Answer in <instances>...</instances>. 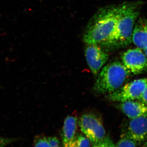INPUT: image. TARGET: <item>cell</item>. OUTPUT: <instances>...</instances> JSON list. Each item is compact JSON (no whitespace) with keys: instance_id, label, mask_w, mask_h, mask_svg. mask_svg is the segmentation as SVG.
<instances>
[{"instance_id":"14","label":"cell","mask_w":147,"mask_h":147,"mask_svg":"<svg viewBox=\"0 0 147 147\" xmlns=\"http://www.w3.org/2000/svg\"><path fill=\"white\" fill-rule=\"evenodd\" d=\"M137 142L124 135L118 142L116 147H136Z\"/></svg>"},{"instance_id":"12","label":"cell","mask_w":147,"mask_h":147,"mask_svg":"<svg viewBox=\"0 0 147 147\" xmlns=\"http://www.w3.org/2000/svg\"><path fill=\"white\" fill-rule=\"evenodd\" d=\"M34 147H61L59 140L56 137H42L37 139Z\"/></svg>"},{"instance_id":"6","label":"cell","mask_w":147,"mask_h":147,"mask_svg":"<svg viewBox=\"0 0 147 147\" xmlns=\"http://www.w3.org/2000/svg\"><path fill=\"white\" fill-rule=\"evenodd\" d=\"M121 60L124 65L134 75L147 71V58L138 47L127 50L122 55Z\"/></svg>"},{"instance_id":"13","label":"cell","mask_w":147,"mask_h":147,"mask_svg":"<svg viewBox=\"0 0 147 147\" xmlns=\"http://www.w3.org/2000/svg\"><path fill=\"white\" fill-rule=\"evenodd\" d=\"M88 139L82 134L77 135L74 140L66 147H90Z\"/></svg>"},{"instance_id":"9","label":"cell","mask_w":147,"mask_h":147,"mask_svg":"<svg viewBox=\"0 0 147 147\" xmlns=\"http://www.w3.org/2000/svg\"><path fill=\"white\" fill-rule=\"evenodd\" d=\"M117 108L129 119L147 116V105L138 100L121 102Z\"/></svg>"},{"instance_id":"19","label":"cell","mask_w":147,"mask_h":147,"mask_svg":"<svg viewBox=\"0 0 147 147\" xmlns=\"http://www.w3.org/2000/svg\"><path fill=\"white\" fill-rule=\"evenodd\" d=\"M144 147H147V142L145 143Z\"/></svg>"},{"instance_id":"7","label":"cell","mask_w":147,"mask_h":147,"mask_svg":"<svg viewBox=\"0 0 147 147\" xmlns=\"http://www.w3.org/2000/svg\"><path fill=\"white\" fill-rule=\"evenodd\" d=\"M85 53L92 73L95 77H97L100 69L108 61L109 55L101 47L96 44H86Z\"/></svg>"},{"instance_id":"2","label":"cell","mask_w":147,"mask_h":147,"mask_svg":"<svg viewBox=\"0 0 147 147\" xmlns=\"http://www.w3.org/2000/svg\"><path fill=\"white\" fill-rule=\"evenodd\" d=\"M139 7L137 3L123 5L114 30L101 46L119 48L127 46L132 42L134 26L139 14Z\"/></svg>"},{"instance_id":"3","label":"cell","mask_w":147,"mask_h":147,"mask_svg":"<svg viewBox=\"0 0 147 147\" xmlns=\"http://www.w3.org/2000/svg\"><path fill=\"white\" fill-rule=\"evenodd\" d=\"M131 72L119 61L102 67L98 76L94 90L99 94H110L121 88L129 78Z\"/></svg>"},{"instance_id":"16","label":"cell","mask_w":147,"mask_h":147,"mask_svg":"<svg viewBox=\"0 0 147 147\" xmlns=\"http://www.w3.org/2000/svg\"><path fill=\"white\" fill-rule=\"evenodd\" d=\"M13 139L0 137V147H5L13 142Z\"/></svg>"},{"instance_id":"10","label":"cell","mask_w":147,"mask_h":147,"mask_svg":"<svg viewBox=\"0 0 147 147\" xmlns=\"http://www.w3.org/2000/svg\"><path fill=\"white\" fill-rule=\"evenodd\" d=\"M132 42L140 49L147 48V20L139 19L135 24Z\"/></svg>"},{"instance_id":"4","label":"cell","mask_w":147,"mask_h":147,"mask_svg":"<svg viewBox=\"0 0 147 147\" xmlns=\"http://www.w3.org/2000/svg\"><path fill=\"white\" fill-rule=\"evenodd\" d=\"M147 87V79H137L127 83L118 90L107 95V98L113 101L123 102L138 100Z\"/></svg>"},{"instance_id":"11","label":"cell","mask_w":147,"mask_h":147,"mask_svg":"<svg viewBox=\"0 0 147 147\" xmlns=\"http://www.w3.org/2000/svg\"><path fill=\"white\" fill-rule=\"evenodd\" d=\"M77 126V118L75 116H67L62 128L63 147L67 146L76 138Z\"/></svg>"},{"instance_id":"1","label":"cell","mask_w":147,"mask_h":147,"mask_svg":"<svg viewBox=\"0 0 147 147\" xmlns=\"http://www.w3.org/2000/svg\"><path fill=\"white\" fill-rule=\"evenodd\" d=\"M122 7L121 5L98 10L87 25L83 36L84 42L101 47L114 30Z\"/></svg>"},{"instance_id":"17","label":"cell","mask_w":147,"mask_h":147,"mask_svg":"<svg viewBox=\"0 0 147 147\" xmlns=\"http://www.w3.org/2000/svg\"><path fill=\"white\" fill-rule=\"evenodd\" d=\"M147 105V87L141 98L138 100Z\"/></svg>"},{"instance_id":"8","label":"cell","mask_w":147,"mask_h":147,"mask_svg":"<svg viewBox=\"0 0 147 147\" xmlns=\"http://www.w3.org/2000/svg\"><path fill=\"white\" fill-rule=\"evenodd\" d=\"M124 135L136 142H142L147 138V116L130 119L127 124Z\"/></svg>"},{"instance_id":"5","label":"cell","mask_w":147,"mask_h":147,"mask_svg":"<svg viewBox=\"0 0 147 147\" xmlns=\"http://www.w3.org/2000/svg\"><path fill=\"white\" fill-rule=\"evenodd\" d=\"M79 124L83 134L93 144L102 141L106 137L102 121L94 114H84L79 119Z\"/></svg>"},{"instance_id":"15","label":"cell","mask_w":147,"mask_h":147,"mask_svg":"<svg viewBox=\"0 0 147 147\" xmlns=\"http://www.w3.org/2000/svg\"><path fill=\"white\" fill-rule=\"evenodd\" d=\"M92 147H116L108 136H106L103 140L97 144H93Z\"/></svg>"},{"instance_id":"18","label":"cell","mask_w":147,"mask_h":147,"mask_svg":"<svg viewBox=\"0 0 147 147\" xmlns=\"http://www.w3.org/2000/svg\"><path fill=\"white\" fill-rule=\"evenodd\" d=\"M144 53L145 55H146V57L147 58V48H146V49H144Z\"/></svg>"}]
</instances>
